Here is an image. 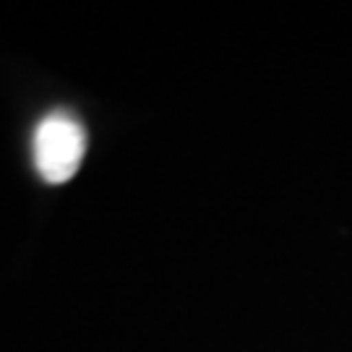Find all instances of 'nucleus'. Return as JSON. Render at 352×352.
<instances>
[{
	"label": "nucleus",
	"instance_id": "1",
	"mask_svg": "<svg viewBox=\"0 0 352 352\" xmlns=\"http://www.w3.org/2000/svg\"><path fill=\"white\" fill-rule=\"evenodd\" d=\"M34 167L45 183H65L78 173L87 154V131L74 115L50 113L39 120L32 139Z\"/></svg>",
	"mask_w": 352,
	"mask_h": 352
}]
</instances>
